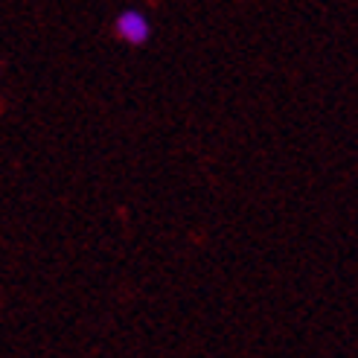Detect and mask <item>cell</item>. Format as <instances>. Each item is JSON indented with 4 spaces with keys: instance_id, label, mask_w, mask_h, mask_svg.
I'll use <instances>...</instances> for the list:
<instances>
[{
    "instance_id": "cell-1",
    "label": "cell",
    "mask_w": 358,
    "mask_h": 358,
    "mask_svg": "<svg viewBox=\"0 0 358 358\" xmlns=\"http://www.w3.org/2000/svg\"><path fill=\"white\" fill-rule=\"evenodd\" d=\"M152 21L143 9H122L114 17V35L129 47H146L152 41Z\"/></svg>"
}]
</instances>
